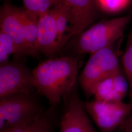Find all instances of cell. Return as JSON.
I'll list each match as a JSON object with an SVG mask.
<instances>
[{"mask_svg":"<svg viewBox=\"0 0 132 132\" xmlns=\"http://www.w3.org/2000/svg\"><path fill=\"white\" fill-rule=\"evenodd\" d=\"M57 4L65 5L70 10L71 36L83 32L96 18L97 7L95 0H53V6Z\"/></svg>","mask_w":132,"mask_h":132,"instance_id":"10","label":"cell"},{"mask_svg":"<svg viewBox=\"0 0 132 132\" xmlns=\"http://www.w3.org/2000/svg\"><path fill=\"white\" fill-rule=\"evenodd\" d=\"M122 40L90 54L78 77L80 87L87 98L93 95L95 87L101 81L113 76L121 70L119 56Z\"/></svg>","mask_w":132,"mask_h":132,"instance_id":"2","label":"cell"},{"mask_svg":"<svg viewBox=\"0 0 132 132\" xmlns=\"http://www.w3.org/2000/svg\"><path fill=\"white\" fill-rule=\"evenodd\" d=\"M25 10L30 14L39 17L53 6V0H23Z\"/></svg>","mask_w":132,"mask_h":132,"instance_id":"18","label":"cell"},{"mask_svg":"<svg viewBox=\"0 0 132 132\" xmlns=\"http://www.w3.org/2000/svg\"><path fill=\"white\" fill-rule=\"evenodd\" d=\"M132 19L129 14L105 20L94 24L79 34L75 45L78 55L90 54L109 47L123 38V32Z\"/></svg>","mask_w":132,"mask_h":132,"instance_id":"3","label":"cell"},{"mask_svg":"<svg viewBox=\"0 0 132 132\" xmlns=\"http://www.w3.org/2000/svg\"><path fill=\"white\" fill-rule=\"evenodd\" d=\"M12 54H17L15 45L8 35L0 30V65L9 62Z\"/></svg>","mask_w":132,"mask_h":132,"instance_id":"17","label":"cell"},{"mask_svg":"<svg viewBox=\"0 0 132 132\" xmlns=\"http://www.w3.org/2000/svg\"><path fill=\"white\" fill-rule=\"evenodd\" d=\"M78 66V57L66 56L48 58L32 70L36 89L53 107L76 85Z\"/></svg>","mask_w":132,"mask_h":132,"instance_id":"1","label":"cell"},{"mask_svg":"<svg viewBox=\"0 0 132 132\" xmlns=\"http://www.w3.org/2000/svg\"><path fill=\"white\" fill-rule=\"evenodd\" d=\"M122 62L125 76L129 85V103L132 104V30L128 35L126 49L122 57Z\"/></svg>","mask_w":132,"mask_h":132,"instance_id":"15","label":"cell"},{"mask_svg":"<svg viewBox=\"0 0 132 132\" xmlns=\"http://www.w3.org/2000/svg\"><path fill=\"white\" fill-rule=\"evenodd\" d=\"M35 90L32 71L24 63L16 59L0 65V97Z\"/></svg>","mask_w":132,"mask_h":132,"instance_id":"7","label":"cell"},{"mask_svg":"<svg viewBox=\"0 0 132 132\" xmlns=\"http://www.w3.org/2000/svg\"><path fill=\"white\" fill-rule=\"evenodd\" d=\"M85 110L100 132H114L131 115L132 104L122 101L84 102Z\"/></svg>","mask_w":132,"mask_h":132,"instance_id":"5","label":"cell"},{"mask_svg":"<svg viewBox=\"0 0 132 132\" xmlns=\"http://www.w3.org/2000/svg\"><path fill=\"white\" fill-rule=\"evenodd\" d=\"M50 114L48 112H43L29 122L11 128L10 132H53Z\"/></svg>","mask_w":132,"mask_h":132,"instance_id":"13","label":"cell"},{"mask_svg":"<svg viewBox=\"0 0 132 132\" xmlns=\"http://www.w3.org/2000/svg\"><path fill=\"white\" fill-rule=\"evenodd\" d=\"M62 100L63 108L59 132H97L80 99L77 83Z\"/></svg>","mask_w":132,"mask_h":132,"instance_id":"6","label":"cell"},{"mask_svg":"<svg viewBox=\"0 0 132 132\" xmlns=\"http://www.w3.org/2000/svg\"><path fill=\"white\" fill-rule=\"evenodd\" d=\"M0 132H10V129H6L4 130H1Z\"/></svg>","mask_w":132,"mask_h":132,"instance_id":"22","label":"cell"},{"mask_svg":"<svg viewBox=\"0 0 132 132\" xmlns=\"http://www.w3.org/2000/svg\"><path fill=\"white\" fill-rule=\"evenodd\" d=\"M97 9L110 14H117L127 9L132 0H95Z\"/></svg>","mask_w":132,"mask_h":132,"instance_id":"16","label":"cell"},{"mask_svg":"<svg viewBox=\"0 0 132 132\" xmlns=\"http://www.w3.org/2000/svg\"><path fill=\"white\" fill-rule=\"evenodd\" d=\"M53 7L59 41L62 47H64L71 37V11L66 5L61 4L54 5Z\"/></svg>","mask_w":132,"mask_h":132,"instance_id":"12","label":"cell"},{"mask_svg":"<svg viewBox=\"0 0 132 132\" xmlns=\"http://www.w3.org/2000/svg\"><path fill=\"white\" fill-rule=\"evenodd\" d=\"M121 132H132V126L125 130H123Z\"/></svg>","mask_w":132,"mask_h":132,"instance_id":"21","label":"cell"},{"mask_svg":"<svg viewBox=\"0 0 132 132\" xmlns=\"http://www.w3.org/2000/svg\"><path fill=\"white\" fill-rule=\"evenodd\" d=\"M37 91L7 94L0 97V130L26 124L44 112Z\"/></svg>","mask_w":132,"mask_h":132,"instance_id":"4","label":"cell"},{"mask_svg":"<svg viewBox=\"0 0 132 132\" xmlns=\"http://www.w3.org/2000/svg\"><path fill=\"white\" fill-rule=\"evenodd\" d=\"M113 76L101 81L96 85L93 94L95 100L103 102L120 101L117 99L114 89Z\"/></svg>","mask_w":132,"mask_h":132,"instance_id":"14","label":"cell"},{"mask_svg":"<svg viewBox=\"0 0 132 132\" xmlns=\"http://www.w3.org/2000/svg\"><path fill=\"white\" fill-rule=\"evenodd\" d=\"M63 48L59 39L54 12L51 9L39 17L37 51L51 58Z\"/></svg>","mask_w":132,"mask_h":132,"instance_id":"9","label":"cell"},{"mask_svg":"<svg viewBox=\"0 0 132 132\" xmlns=\"http://www.w3.org/2000/svg\"><path fill=\"white\" fill-rule=\"evenodd\" d=\"M132 126V114L127 119L125 122L123 124L122 126L120 127V129L125 130L128 128Z\"/></svg>","mask_w":132,"mask_h":132,"instance_id":"20","label":"cell"},{"mask_svg":"<svg viewBox=\"0 0 132 132\" xmlns=\"http://www.w3.org/2000/svg\"><path fill=\"white\" fill-rule=\"evenodd\" d=\"M19 15L24 30L25 40L31 56H37L39 17L26 10L19 9Z\"/></svg>","mask_w":132,"mask_h":132,"instance_id":"11","label":"cell"},{"mask_svg":"<svg viewBox=\"0 0 132 132\" xmlns=\"http://www.w3.org/2000/svg\"><path fill=\"white\" fill-rule=\"evenodd\" d=\"M0 30L8 35L17 48L15 57L31 56L25 40L24 30L19 15V9L5 4L1 9Z\"/></svg>","mask_w":132,"mask_h":132,"instance_id":"8","label":"cell"},{"mask_svg":"<svg viewBox=\"0 0 132 132\" xmlns=\"http://www.w3.org/2000/svg\"><path fill=\"white\" fill-rule=\"evenodd\" d=\"M125 76L123 75L120 70L113 77L114 89L118 101H122L127 94L129 88L127 79Z\"/></svg>","mask_w":132,"mask_h":132,"instance_id":"19","label":"cell"}]
</instances>
